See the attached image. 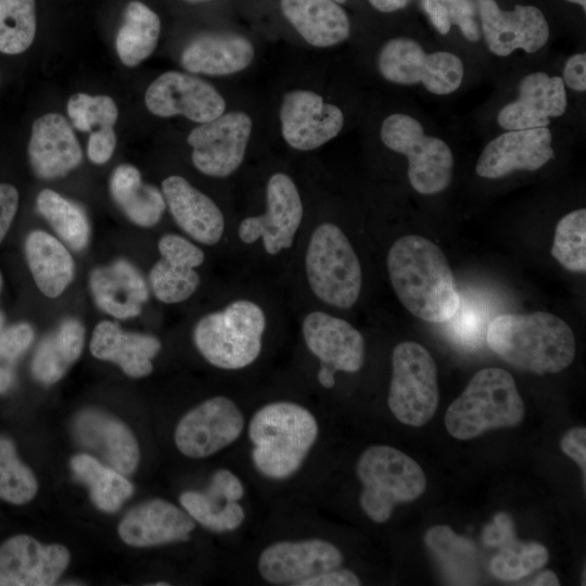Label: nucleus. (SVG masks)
<instances>
[{
  "mask_svg": "<svg viewBox=\"0 0 586 586\" xmlns=\"http://www.w3.org/2000/svg\"><path fill=\"white\" fill-rule=\"evenodd\" d=\"M392 288L404 307L429 322H446L460 296L448 260L429 239L409 234L393 243L386 258Z\"/></svg>",
  "mask_w": 586,
  "mask_h": 586,
  "instance_id": "nucleus-1",
  "label": "nucleus"
},
{
  "mask_svg": "<svg viewBox=\"0 0 586 586\" xmlns=\"http://www.w3.org/2000/svg\"><path fill=\"white\" fill-rule=\"evenodd\" d=\"M488 347L509 365L533 373H557L575 358L570 326L547 311L502 314L486 330Z\"/></svg>",
  "mask_w": 586,
  "mask_h": 586,
  "instance_id": "nucleus-2",
  "label": "nucleus"
},
{
  "mask_svg": "<svg viewBox=\"0 0 586 586\" xmlns=\"http://www.w3.org/2000/svg\"><path fill=\"white\" fill-rule=\"evenodd\" d=\"M318 434V422L304 406L286 400L269 403L250 421L253 463L266 477H290L302 467Z\"/></svg>",
  "mask_w": 586,
  "mask_h": 586,
  "instance_id": "nucleus-3",
  "label": "nucleus"
},
{
  "mask_svg": "<svg viewBox=\"0 0 586 586\" xmlns=\"http://www.w3.org/2000/svg\"><path fill=\"white\" fill-rule=\"evenodd\" d=\"M524 415V403L512 375L501 368H485L449 405L445 426L453 437L466 441L493 429L515 426Z\"/></svg>",
  "mask_w": 586,
  "mask_h": 586,
  "instance_id": "nucleus-4",
  "label": "nucleus"
},
{
  "mask_svg": "<svg viewBox=\"0 0 586 586\" xmlns=\"http://www.w3.org/2000/svg\"><path fill=\"white\" fill-rule=\"evenodd\" d=\"M265 328L264 310L252 301L239 300L202 317L194 327L193 341L211 365L238 370L259 356Z\"/></svg>",
  "mask_w": 586,
  "mask_h": 586,
  "instance_id": "nucleus-5",
  "label": "nucleus"
},
{
  "mask_svg": "<svg viewBox=\"0 0 586 586\" xmlns=\"http://www.w3.org/2000/svg\"><path fill=\"white\" fill-rule=\"evenodd\" d=\"M356 473L362 484L364 512L375 523L386 522L396 505L413 501L425 491L421 467L405 453L387 445H372L360 455Z\"/></svg>",
  "mask_w": 586,
  "mask_h": 586,
  "instance_id": "nucleus-6",
  "label": "nucleus"
},
{
  "mask_svg": "<svg viewBox=\"0 0 586 586\" xmlns=\"http://www.w3.org/2000/svg\"><path fill=\"white\" fill-rule=\"evenodd\" d=\"M307 281L323 303L351 308L357 302L362 284L359 259L344 232L334 224L318 226L305 255Z\"/></svg>",
  "mask_w": 586,
  "mask_h": 586,
  "instance_id": "nucleus-7",
  "label": "nucleus"
},
{
  "mask_svg": "<svg viewBox=\"0 0 586 586\" xmlns=\"http://www.w3.org/2000/svg\"><path fill=\"white\" fill-rule=\"evenodd\" d=\"M380 137L386 148L408 158V179L421 194H435L450 183L454 156L440 138L425 136L419 120L406 114L388 115L382 123Z\"/></svg>",
  "mask_w": 586,
  "mask_h": 586,
  "instance_id": "nucleus-8",
  "label": "nucleus"
},
{
  "mask_svg": "<svg viewBox=\"0 0 586 586\" xmlns=\"http://www.w3.org/2000/svg\"><path fill=\"white\" fill-rule=\"evenodd\" d=\"M438 399L437 368L431 354L412 341L397 344L387 397L394 417L406 425H424L434 416Z\"/></svg>",
  "mask_w": 586,
  "mask_h": 586,
  "instance_id": "nucleus-9",
  "label": "nucleus"
},
{
  "mask_svg": "<svg viewBox=\"0 0 586 586\" xmlns=\"http://www.w3.org/2000/svg\"><path fill=\"white\" fill-rule=\"evenodd\" d=\"M380 74L399 85L421 82L438 95L456 91L463 78L460 58L446 51L428 53L411 38H393L384 43L378 56Z\"/></svg>",
  "mask_w": 586,
  "mask_h": 586,
  "instance_id": "nucleus-10",
  "label": "nucleus"
},
{
  "mask_svg": "<svg viewBox=\"0 0 586 586\" xmlns=\"http://www.w3.org/2000/svg\"><path fill=\"white\" fill-rule=\"evenodd\" d=\"M252 131L251 117L233 111L200 124L188 135L192 163L202 174L225 178L242 164Z\"/></svg>",
  "mask_w": 586,
  "mask_h": 586,
  "instance_id": "nucleus-11",
  "label": "nucleus"
},
{
  "mask_svg": "<svg viewBox=\"0 0 586 586\" xmlns=\"http://www.w3.org/2000/svg\"><path fill=\"white\" fill-rule=\"evenodd\" d=\"M244 416L235 403L225 396L208 398L188 411L175 430L177 448L187 457H209L231 445L240 436Z\"/></svg>",
  "mask_w": 586,
  "mask_h": 586,
  "instance_id": "nucleus-12",
  "label": "nucleus"
},
{
  "mask_svg": "<svg viewBox=\"0 0 586 586\" xmlns=\"http://www.w3.org/2000/svg\"><path fill=\"white\" fill-rule=\"evenodd\" d=\"M266 203L265 214L247 217L240 222L238 235L246 244L262 238L265 251L276 255L291 247L303 219L301 195L290 176L276 173L269 178Z\"/></svg>",
  "mask_w": 586,
  "mask_h": 586,
  "instance_id": "nucleus-13",
  "label": "nucleus"
},
{
  "mask_svg": "<svg viewBox=\"0 0 586 586\" xmlns=\"http://www.w3.org/2000/svg\"><path fill=\"white\" fill-rule=\"evenodd\" d=\"M148 110L160 117L183 115L203 124L226 109L222 95L207 81L181 72L163 73L151 82L144 94Z\"/></svg>",
  "mask_w": 586,
  "mask_h": 586,
  "instance_id": "nucleus-14",
  "label": "nucleus"
},
{
  "mask_svg": "<svg viewBox=\"0 0 586 586\" xmlns=\"http://www.w3.org/2000/svg\"><path fill=\"white\" fill-rule=\"evenodd\" d=\"M343 563L341 550L332 543L309 538L281 540L266 547L258 558V572L273 585L300 586L302 582L337 569Z\"/></svg>",
  "mask_w": 586,
  "mask_h": 586,
  "instance_id": "nucleus-15",
  "label": "nucleus"
},
{
  "mask_svg": "<svg viewBox=\"0 0 586 586\" xmlns=\"http://www.w3.org/2000/svg\"><path fill=\"white\" fill-rule=\"evenodd\" d=\"M281 132L293 149L310 151L335 138L344 125V115L336 105L326 103L309 90H292L280 105Z\"/></svg>",
  "mask_w": 586,
  "mask_h": 586,
  "instance_id": "nucleus-16",
  "label": "nucleus"
},
{
  "mask_svg": "<svg viewBox=\"0 0 586 586\" xmlns=\"http://www.w3.org/2000/svg\"><path fill=\"white\" fill-rule=\"evenodd\" d=\"M482 30L489 51L507 56L517 49L534 53L549 39V26L543 12L533 5L501 10L495 0H477Z\"/></svg>",
  "mask_w": 586,
  "mask_h": 586,
  "instance_id": "nucleus-17",
  "label": "nucleus"
},
{
  "mask_svg": "<svg viewBox=\"0 0 586 586\" xmlns=\"http://www.w3.org/2000/svg\"><path fill=\"white\" fill-rule=\"evenodd\" d=\"M62 545H42L28 535H16L0 546V586L53 585L69 562Z\"/></svg>",
  "mask_w": 586,
  "mask_h": 586,
  "instance_id": "nucleus-18",
  "label": "nucleus"
},
{
  "mask_svg": "<svg viewBox=\"0 0 586 586\" xmlns=\"http://www.w3.org/2000/svg\"><path fill=\"white\" fill-rule=\"evenodd\" d=\"M552 135L548 127L507 130L483 149L475 171L488 179L514 170H536L555 158Z\"/></svg>",
  "mask_w": 586,
  "mask_h": 586,
  "instance_id": "nucleus-19",
  "label": "nucleus"
},
{
  "mask_svg": "<svg viewBox=\"0 0 586 586\" xmlns=\"http://www.w3.org/2000/svg\"><path fill=\"white\" fill-rule=\"evenodd\" d=\"M566 104L561 77L543 72L531 73L520 81L518 99L499 111L497 123L506 130L547 127L550 117L564 114Z\"/></svg>",
  "mask_w": 586,
  "mask_h": 586,
  "instance_id": "nucleus-20",
  "label": "nucleus"
},
{
  "mask_svg": "<svg viewBox=\"0 0 586 586\" xmlns=\"http://www.w3.org/2000/svg\"><path fill=\"white\" fill-rule=\"evenodd\" d=\"M302 333L307 348L322 365L351 373L362 367L364 337L346 320L323 311H311L303 320Z\"/></svg>",
  "mask_w": 586,
  "mask_h": 586,
  "instance_id": "nucleus-21",
  "label": "nucleus"
},
{
  "mask_svg": "<svg viewBox=\"0 0 586 586\" xmlns=\"http://www.w3.org/2000/svg\"><path fill=\"white\" fill-rule=\"evenodd\" d=\"M28 158L35 174L43 179L63 177L80 164L81 148L61 114L48 113L33 123Z\"/></svg>",
  "mask_w": 586,
  "mask_h": 586,
  "instance_id": "nucleus-22",
  "label": "nucleus"
},
{
  "mask_svg": "<svg viewBox=\"0 0 586 586\" xmlns=\"http://www.w3.org/2000/svg\"><path fill=\"white\" fill-rule=\"evenodd\" d=\"M244 494L239 477L228 469L212 475L203 492H183L179 501L187 513L204 527L214 532H230L244 521L245 512L238 502Z\"/></svg>",
  "mask_w": 586,
  "mask_h": 586,
  "instance_id": "nucleus-23",
  "label": "nucleus"
},
{
  "mask_svg": "<svg viewBox=\"0 0 586 586\" xmlns=\"http://www.w3.org/2000/svg\"><path fill=\"white\" fill-rule=\"evenodd\" d=\"M73 431L84 446L98 451L109 467L131 474L139 462L138 443L129 428L103 411L87 409L74 419Z\"/></svg>",
  "mask_w": 586,
  "mask_h": 586,
  "instance_id": "nucleus-24",
  "label": "nucleus"
},
{
  "mask_svg": "<svg viewBox=\"0 0 586 586\" xmlns=\"http://www.w3.org/2000/svg\"><path fill=\"white\" fill-rule=\"evenodd\" d=\"M194 526L193 519L174 504L151 499L128 511L118 534L130 546L148 547L187 540Z\"/></svg>",
  "mask_w": 586,
  "mask_h": 586,
  "instance_id": "nucleus-25",
  "label": "nucleus"
},
{
  "mask_svg": "<svg viewBox=\"0 0 586 586\" xmlns=\"http://www.w3.org/2000/svg\"><path fill=\"white\" fill-rule=\"evenodd\" d=\"M162 193L176 224L192 239L206 245L221 239L224 215L209 196L180 176L164 179Z\"/></svg>",
  "mask_w": 586,
  "mask_h": 586,
  "instance_id": "nucleus-26",
  "label": "nucleus"
},
{
  "mask_svg": "<svg viewBox=\"0 0 586 586\" xmlns=\"http://www.w3.org/2000/svg\"><path fill=\"white\" fill-rule=\"evenodd\" d=\"M254 59V47L234 33H205L193 38L181 54L182 67L194 74L226 76L246 68Z\"/></svg>",
  "mask_w": 586,
  "mask_h": 586,
  "instance_id": "nucleus-27",
  "label": "nucleus"
},
{
  "mask_svg": "<svg viewBox=\"0 0 586 586\" xmlns=\"http://www.w3.org/2000/svg\"><path fill=\"white\" fill-rule=\"evenodd\" d=\"M90 289L97 305L119 319L138 316L149 296L141 273L125 259L93 269Z\"/></svg>",
  "mask_w": 586,
  "mask_h": 586,
  "instance_id": "nucleus-28",
  "label": "nucleus"
},
{
  "mask_svg": "<svg viewBox=\"0 0 586 586\" xmlns=\"http://www.w3.org/2000/svg\"><path fill=\"white\" fill-rule=\"evenodd\" d=\"M161 349V342L153 335L124 332L112 321L99 322L90 342L91 354L99 359L117 364L132 378L151 373L152 359Z\"/></svg>",
  "mask_w": 586,
  "mask_h": 586,
  "instance_id": "nucleus-29",
  "label": "nucleus"
},
{
  "mask_svg": "<svg viewBox=\"0 0 586 586\" xmlns=\"http://www.w3.org/2000/svg\"><path fill=\"white\" fill-rule=\"evenodd\" d=\"M283 15L309 44H337L349 36L346 12L333 0H281Z\"/></svg>",
  "mask_w": 586,
  "mask_h": 586,
  "instance_id": "nucleus-30",
  "label": "nucleus"
},
{
  "mask_svg": "<svg viewBox=\"0 0 586 586\" xmlns=\"http://www.w3.org/2000/svg\"><path fill=\"white\" fill-rule=\"evenodd\" d=\"M25 255L38 289L58 297L74 278V260L68 250L53 235L34 230L25 240Z\"/></svg>",
  "mask_w": 586,
  "mask_h": 586,
  "instance_id": "nucleus-31",
  "label": "nucleus"
},
{
  "mask_svg": "<svg viewBox=\"0 0 586 586\" xmlns=\"http://www.w3.org/2000/svg\"><path fill=\"white\" fill-rule=\"evenodd\" d=\"M111 194L133 224L140 227L156 225L166 208L163 193L142 182L138 168L129 164L117 166L110 180Z\"/></svg>",
  "mask_w": 586,
  "mask_h": 586,
  "instance_id": "nucleus-32",
  "label": "nucleus"
},
{
  "mask_svg": "<svg viewBox=\"0 0 586 586\" xmlns=\"http://www.w3.org/2000/svg\"><path fill=\"white\" fill-rule=\"evenodd\" d=\"M84 337L85 328L78 319L63 320L37 347L31 361L33 377L42 384L59 381L80 356Z\"/></svg>",
  "mask_w": 586,
  "mask_h": 586,
  "instance_id": "nucleus-33",
  "label": "nucleus"
},
{
  "mask_svg": "<svg viewBox=\"0 0 586 586\" xmlns=\"http://www.w3.org/2000/svg\"><path fill=\"white\" fill-rule=\"evenodd\" d=\"M160 33L157 14L140 1H130L115 38L122 63L131 67L148 59L156 48Z\"/></svg>",
  "mask_w": 586,
  "mask_h": 586,
  "instance_id": "nucleus-34",
  "label": "nucleus"
},
{
  "mask_svg": "<svg viewBox=\"0 0 586 586\" xmlns=\"http://www.w3.org/2000/svg\"><path fill=\"white\" fill-rule=\"evenodd\" d=\"M71 468L76 479L85 483L90 491L94 505L106 512H113L128 499L132 484L109 466H104L87 454H79L71 459Z\"/></svg>",
  "mask_w": 586,
  "mask_h": 586,
  "instance_id": "nucleus-35",
  "label": "nucleus"
},
{
  "mask_svg": "<svg viewBox=\"0 0 586 586\" xmlns=\"http://www.w3.org/2000/svg\"><path fill=\"white\" fill-rule=\"evenodd\" d=\"M37 211L59 237L74 251L84 250L90 239V224L85 209L51 189H43L36 199Z\"/></svg>",
  "mask_w": 586,
  "mask_h": 586,
  "instance_id": "nucleus-36",
  "label": "nucleus"
},
{
  "mask_svg": "<svg viewBox=\"0 0 586 586\" xmlns=\"http://www.w3.org/2000/svg\"><path fill=\"white\" fill-rule=\"evenodd\" d=\"M35 0H0V52L20 54L36 35Z\"/></svg>",
  "mask_w": 586,
  "mask_h": 586,
  "instance_id": "nucleus-37",
  "label": "nucleus"
},
{
  "mask_svg": "<svg viewBox=\"0 0 586 586\" xmlns=\"http://www.w3.org/2000/svg\"><path fill=\"white\" fill-rule=\"evenodd\" d=\"M552 257L566 270H586V209L563 216L557 224L551 247Z\"/></svg>",
  "mask_w": 586,
  "mask_h": 586,
  "instance_id": "nucleus-38",
  "label": "nucleus"
},
{
  "mask_svg": "<svg viewBox=\"0 0 586 586\" xmlns=\"http://www.w3.org/2000/svg\"><path fill=\"white\" fill-rule=\"evenodd\" d=\"M548 559V550L542 544L512 539L492 559L491 571L499 579L517 581L540 569Z\"/></svg>",
  "mask_w": 586,
  "mask_h": 586,
  "instance_id": "nucleus-39",
  "label": "nucleus"
},
{
  "mask_svg": "<svg viewBox=\"0 0 586 586\" xmlns=\"http://www.w3.org/2000/svg\"><path fill=\"white\" fill-rule=\"evenodd\" d=\"M150 284L157 300L175 304L195 292L200 277L194 268L162 257L150 271Z\"/></svg>",
  "mask_w": 586,
  "mask_h": 586,
  "instance_id": "nucleus-40",
  "label": "nucleus"
},
{
  "mask_svg": "<svg viewBox=\"0 0 586 586\" xmlns=\"http://www.w3.org/2000/svg\"><path fill=\"white\" fill-rule=\"evenodd\" d=\"M37 488L34 473L20 461L13 443L0 437V498L22 505L34 498Z\"/></svg>",
  "mask_w": 586,
  "mask_h": 586,
  "instance_id": "nucleus-41",
  "label": "nucleus"
},
{
  "mask_svg": "<svg viewBox=\"0 0 586 586\" xmlns=\"http://www.w3.org/2000/svg\"><path fill=\"white\" fill-rule=\"evenodd\" d=\"M424 542L450 574L462 572L467 575L473 569L474 546L467 538L458 536L449 526L431 527Z\"/></svg>",
  "mask_w": 586,
  "mask_h": 586,
  "instance_id": "nucleus-42",
  "label": "nucleus"
},
{
  "mask_svg": "<svg viewBox=\"0 0 586 586\" xmlns=\"http://www.w3.org/2000/svg\"><path fill=\"white\" fill-rule=\"evenodd\" d=\"M422 7L436 30L446 35L457 25L469 41L475 42L481 34L474 20L471 0H421Z\"/></svg>",
  "mask_w": 586,
  "mask_h": 586,
  "instance_id": "nucleus-43",
  "label": "nucleus"
},
{
  "mask_svg": "<svg viewBox=\"0 0 586 586\" xmlns=\"http://www.w3.org/2000/svg\"><path fill=\"white\" fill-rule=\"evenodd\" d=\"M67 113L74 126L80 131H93L113 127L118 117L117 105L109 95H90L78 92L67 102Z\"/></svg>",
  "mask_w": 586,
  "mask_h": 586,
  "instance_id": "nucleus-44",
  "label": "nucleus"
},
{
  "mask_svg": "<svg viewBox=\"0 0 586 586\" xmlns=\"http://www.w3.org/2000/svg\"><path fill=\"white\" fill-rule=\"evenodd\" d=\"M34 329L27 322L13 324L0 332V394L14 382L15 366L34 341Z\"/></svg>",
  "mask_w": 586,
  "mask_h": 586,
  "instance_id": "nucleus-45",
  "label": "nucleus"
},
{
  "mask_svg": "<svg viewBox=\"0 0 586 586\" xmlns=\"http://www.w3.org/2000/svg\"><path fill=\"white\" fill-rule=\"evenodd\" d=\"M158 251L162 257L191 268L204 262V253L200 247L175 233H167L160 239Z\"/></svg>",
  "mask_w": 586,
  "mask_h": 586,
  "instance_id": "nucleus-46",
  "label": "nucleus"
},
{
  "mask_svg": "<svg viewBox=\"0 0 586 586\" xmlns=\"http://www.w3.org/2000/svg\"><path fill=\"white\" fill-rule=\"evenodd\" d=\"M116 146V135L113 127H103L90 132L87 153L94 164H104L113 155Z\"/></svg>",
  "mask_w": 586,
  "mask_h": 586,
  "instance_id": "nucleus-47",
  "label": "nucleus"
},
{
  "mask_svg": "<svg viewBox=\"0 0 586 586\" xmlns=\"http://www.w3.org/2000/svg\"><path fill=\"white\" fill-rule=\"evenodd\" d=\"M562 451L575 460L583 473V483L585 488L586 476V429L576 426L569 430L560 443Z\"/></svg>",
  "mask_w": 586,
  "mask_h": 586,
  "instance_id": "nucleus-48",
  "label": "nucleus"
},
{
  "mask_svg": "<svg viewBox=\"0 0 586 586\" xmlns=\"http://www.w3.org/2000/svg\"><path fill=\"white\" fill-rule=\"evenodd\" d=\"M18 206V192L9 183H0V242L5 237Z\"/></svg>",
  "mask_w": 586,
  "mask_h": 586,
  "instance_id": "nucleus-49",
  "label": "nucleus"
},
{
  "mask_svg": "<svg viewBox=\"0 0 586 586\" xmlns=\"http://www.w3.org/2000/svg\"><path fill=\"white\" fill-rule=\"evenodd\" d=\"M360 578L346 569H334L319 575H315L301 583L300 586H359Z\"/></svg>",
  "mask_w": 586,
  "mask_h": 586,
  "instance_id": "nucleus-50",
  "label": "nucleus"
},
{
  "mask_svg": "<svg viewBox=\"0 0 586 586\" xmlns=\"http://www.w3.org/2000/svg\"><path fill=\"white\" fill-rule=\"evenodd\" d=\"M563 82L575 91L586 90V54L576 53L570 56L563 68Z\"/></svg>",
  "mask_w": 586,
  "mask_h": 586,
  "instance_id": "nucleus-51",
  "label": "nucleus"
},
{
  "mask_svg": "<svg viewBox=\"0 0 586 586\" xmlns=\"http://www.w3.org/2000/svg\"><path fill=\"white\" fill-rule=\"evenodd\" d=\"M512 520L507 513H498L493 524L483 532V542L488 546L505 545L513 539Z\"/></svg>",
  "mask_w": 586,
  "mask_h": 586,
  "instance_id": "nucleus-52",
  "label": "nucleus"
},
{
  "mask_svg": "<svg viewBox=\"0 0 586 586\" xmlns=\"http://www.w3.org/2000/svg\"><path fill=\"white\" fill-rule=\"evenodd\" d=\"M370 4L381 12H393L403 9L409 0H368Z\"/></svg>",
  "mask_w": 586,
  "mask_h": 586,
  "instance_id": "nucleus-53",
  "label": "nucleus"
},
{
  "mask_svg": "<svg viewBox=\"0 0 586 586\" xmlns=\"http://www.w3.org/2000/svg\"><path fill=\"white\" fill-rule=\"evenodd\" d=\"M317 378L319 383L326 388H331L335 384L334 370L327 365L321 364Z\"/></svg>",
  "mask_w": 586,
  "mask_h": 586,
  "instance_id": "nucleus-54",
  "label": "nucleus"
},
{
  "mask_svg": "<svg viewBox=\"0 0 586 586\" xmlns=\"http://www.w3.org/2000/svg\"><path fill=\"white\" fill-rule=\"evenodd\" d=\"M531 585H538V586H558L560 585L558 577L556 574L548 570L542 572Z\"/></svg>",
  "mask_w": 586,
  "mask_h": 586,
  "instance_id": "nucleus-55",
  "label": "nucleus"
},
{
  "mask_svg": "<svg viewBox=\"0 0 586 586\" xmlns=\"http://www.w3.org/2000/svg\"><path fill=\"white\" fill-rule=\"evenodd\" d=\"M566 1L579 4L581 7H583L584 11L586 10V0H566Z\"/></svg>",
  "mask_w": 586,
  "mask_h": 586,
  "instance_id": "nucleus-56",
  "label": "nucleus"
},
{
  "mask_svg": "<svg viewBox=\"0 0 586 586\" xmlns=\"http://www.w3.org/2000/svg\"><path fill=\"white\" fill-rule=\"evenodd\" d=\"M3 323H4V315L0 310V332L3 330Z\"/></svg>",
  "mask_w": 586,
  "mask_h": 586,
  "instance_id": "nucleus-57",
  "label": "nucleus"
},
{
  "mask_svg": "<svg viewBox=\"0 0 586 586\" xmlns=\"http://www.w3.org/2000/svg\"><path fill=\"white\" fill-rule=\"evenodd\" d=\"M154 585H155V586H167L168 583H162V582H161V583H156V584H154Z\"/></svg>",
  "mask_w": 586,
  "mask_h": 586,
  "instance_id": "nucleus-58",
  "label": "nucleus"
},
{
  "mask_svg": "<svg viewBox=\"0 0 586 586\" xmlns=\"http://www.w3.org/2000/svg\"><path fill=\"white\" fill-rule=\"evenodd\" d=\"M1 288H2V276H1V272H0V291H1Z\"/></svg>",
  "mask_w": 586,
  "mask_h": 586,
  "instance_id": "nucleus-59",
  "label": "nucleus"
},
{
  "mask_svg": "<svg viewBox=\"0 0 586 586\" xmlns=\"http://www.w3.org/2000/svg\"><path fill=\"white\" fill-rule=\"evenodd\" d=\"M333 1H335V2H337V3H344V2L347 1V0H333Z\"/></svg>",
  "mask_w": 586,
  "mask_h": 586,
  "instance_id": "nucleus-60",
  "label": "nucleus"
},
{
  "mask_svg": "<svg viewBox=\"0 0 586 586\" xmlns=\"http://www.w3.org/2000/svg\"><path fill=\"white\" fill-rule=\"evenodd\" d=\"M188 1L196 2V1H206V0H188Z\"/></svg>",
  "mask_w": 586,
  "mask_h": 586,
  "instance_id": "nucleus-61",
  "label": "nucleus"
}]
</instances>
